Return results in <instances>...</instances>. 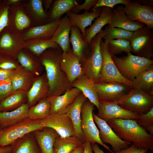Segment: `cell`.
I'll return each instance as SVG.
<instances>
[{
  "mask_svg": "<svg viewBox=\"0 0 153 153\" xmlns=\"http://www.w3.org/2000/svg\"><path fill=\"white\" fill-rule=\"evenodd\" d=\"M93 118L99 128V136L104 144H110L114 153L129 147L132 144L126 142L120 139L106 121L99 118L94 112Z\"/></svg>",
  "mask_w": 153,
  "mask_h": 153,
  "instance_id": "7c38bea8",
  "label": "cell"
},
{
  "mask_svg": "<svg viewBox=\"0 0 153 153\" xmlns=\"http://www.w3.org/2000/svg\"><path fill=\"white\" fill-rule=\"evenodd\" d=\"M39 120L43 128H52L61 137L75 135L72 122L65 113L49 114L46 118Z\"/></svg>",
  "mask_w": 153,
  "mask_h": 153,
  "instance_id": "5bb4252c",
  "label": "cell"
},
{
  "mask_svg": "<svg viewBox=\"0 0 153 153\" xmlns=\"http://www.w3.org/2000/svg\"><path fill=\"white\" fill-rule=\"evenodd\" d=\"M91 145L92 150L94 153H104L97 143L91 144Z\"/></svg>",
  "mask_w": 153,
  "mask_h": 153,
  "instance_id": "9f6ffc18",
  "label": "cell"
},
{
  "mask_svg": "<svg viewBox=\"0 0 153 153\" xmlns=\"http://www.w3.org/2000/svg\"><path fill=\"white\" fill-rule=\"evenodd\" d=\"M3 129V128H2V127L0 125V132L1 130V129Z\"/></svg>",
  "mask_w": 153,
  "mask_h": 153,
  "instance_id": "680465c9",
  "label": "cell"
},
{
  "mask_svg": "<svg viewBox=\"0 0 153 153\" xmlns=\"http://www.w3.org/2000/svg\"><path fill=\"white\" fill-rule=\"evenodd\" d=\"M36 77L20 65L10 78L13 92L18 90L27 92L32 85Z\"/></svg>",
  "mask_w": 153,
  "mask_h": 153,
  "instance_id": "83f0119b",
  "label": "cell"
},
{
  "mask_svg": "<svg viewBox=\"0 0 153 153\" xmlns=\"http://www.w3.org/2000/svg\"><path fill=\"white\" fill-rule=\"evenodd\" d=\"M106 122L117 136L125 142L153 152V135L139 125L135 120L114 118Z\"/></svg>",
  "mask_w": 153,
  "mask_h": 153,
  "instance_id": "7a4b0ae2",
  "label": "cell"
},
{
  "mask_svg": "<svg viewBox=\"0 0 153 153\" xmlns=\"http://www.w3.org/2000/svg\"><path fill=\"white\" fill-rule=\"evenodd\" d=\"M24 42L20 35L6 27L0 34V53L16 60L19 52L24 48Z\"/></svg>",
  "mask_w": 153,
  "mask_h": 153,
  "instance_id": "4fadbf2b",
  "label": "cell"
},
{
  "mask_svg": "<svg viewBox=\"0 0 153 153\" xmlns=\"http://www.w3.org/2000/svg\"><path fill=\"white\" fill-rule=\"evenodd\" d=\"M13 92L10 78L0 82V101Z\"/></svg>",
  "mask_w": 153,
  "mask_h": 153,
  "instance_id": "bcb514c9",
  "label": "cell"
},
{
  "mask_svg": "<svg viewBox=\"0 0 153 153\" xmlns=\"http://www.w3.org/2000/svg\"><path fill=\"white\" fill-rule=\"evenodd\" d=\"M9 7L4 0H0V34L8 25Z\"/></svg>",
  "mask_w": 153,
  "mask_h": 153,
  "instance_id": "ee69618b",
  "label": "cell"
},
{
  "mask_svg": "<svg viewBox=\"0 0 153 153\" xmlns=\"http://www.w3.org/2000/svg\"><path fill=\"white\" fill-rule=\"evenodd\" d=\"M8 18V25L7 27L11 31L18 34L20 35L33 26L30 17L22 3L9 6Z\"/></svg>",
  "mask_w": 153,
  "mask_h": 153,
  "instance_id": "8fae6325",
  "label": "cell"
},
{
  "mask_svg": "<svg viewBox=\"0 0 153 153\" xmlns=\"http://www.w3.org/2000/svg\"><path fill=\"white\" fill-rule=\"evenodd\" d=\"M134 2L143 5H153V1L152 0H132Z\"/></svg>",
  "mask_w": 153,
  "mask_h": 153,
  "instance_id": "11a10c76",
  "label": "cell"
},
{
  "mask_svg": "<svg viewBox=\"0 0 153 153\" xmlns=\"http://www.w3.org/2000/svg\"><path fill=\"white\" fill-rule=\"evenodd\" d=\"M84 147L83 145L78 148L70 153H83Z\"/></svg>",
  "mask_w": 153,
  "mask_h": 153,
  "instance_id": "6f0895ef",
  "label": "cell"
},
{
  "mask_svg": "<svg viewBox=\"0 0 153 153\" xmlns=\"http://www.w3.org/2000/svg\"><path fill=\"white\" fill-rule=\"evenodd\" d=\"M112 59L121 75L132 82L142 71L153 65V60L137 55L131 52L126 56L112 57Z\"/></svg>",
  "mask_w": 153,
  "mask_h": 153,
  "instance_id": "277c9868",
  "label": "cell"
},
{
  "mask_svg": "<svg viewBox=\"0 0 153 153\" xmlns=\"http://www.w3.org/2000/svg\"><path fill=\"white\" fill-rule=\"evenodd\" d=\"M72 24L66 15L62 18L51 39L58 45L63 52L69 51L70 48L69 34Z\"/></svg>",
  "mask_w": 153,
  "mask_h": 153,
  "instance_id": "cb8c5ba5",
  "label": "cell"
},
{
  "mask_svg": "<svg viewBox=\"0 0 153 153\" xmlns=\"http://www.w3.org/2000/svg\"></svg>",
  "mask_w": 153,
  "mask_h": 153,
  "instance_id": "91938a15",
  "label": "cell"
},
{
  "mask_svg": "<svg viewBox=\"0 0 153 153\" xmlns=\"http://www.w3.org/2000/svg\"><path fill=\"white\" fill-rule=\"evenodd\" d=\"M130 0H98L95 5L91 8L90 12L97 8L103 7H106L113 9L114 7L118 4L126 5L128 4Z\"/></svg>",
  "mask_w": 153,
  "mask_h": 153,
  "instance_id": "f6af8a7d",
  "label": "cell"
},
{
  "mask_svg": "<svg viewBox=\"0 0 153 153\" xmlns=\"http://www.w3.org/2000/svg\"><path fill=\"white\" fill-rule=\"evenodd\" d=\"M136 120L139 125L146 128L149 134L153 135V107L146 113L138 114Z\"/></svg>",
  "mask_w": 153,
  "mask_h": 153,
  "instance_id": "b9f144b4",
  "label": "cell"
},
{
  "mask_svg": "<svg viewBox=\"0 0 153 153\" xmlns=\"http://www.w3.org/2000/svg\"><path fill=\"white\" fill-rule=\"evenodd\" d=\"M61 18L44 25L32 26L20 35L24 41L34 39H51Z\"/></svg>",
  "mask_w": 153,
  "mask_h": 153,
  "instance_id": "7402d4cb",
  "label": "cell"
},
{
  "mask_svg": "<svg viewBox=\"0 0 153 153\" xmlns=\"http://www.w3.org/2000/svg\"><path fill=\"white\" fill-rule=\"evenodd\" d=\"M97 1L98 0H85L83 3L76 5L71 11L77 14L82 10L89 11L95 5Z\"/></svg>",
  "mask_w": 153,
  "mask_h": 153,
  "instance_id": "7dc6e473",
  "label": "cell"
},
{
  "mask_svg": "<svg viewBox=\"0 0 153 153\" xmlns=\"http://www.w3.org/2000/svg\"><path fill=\"white\" fill-rule=\"evenodd\" d=\"M81 92L78 88H73L62 95L47 97L50 105V114L65 113L66 107Z\"/></svg>",
  "mask_w": 153,
  "mask_h": 153,
  "instance_id": "44dd1931",
  "label": "cell"
},
{
  "mask_svg": "<svg viewBox=\"0 0 153 153\" xmlns=\"http://www.w3.org/2000/svg\"><path fill=\"white\" fill-rule=\"evenodd\" d=\"M33 133L41 153H53L54 142L60 136L55 130L44 127L35 131Z\"/></svg>",
  "mask_w": 153,
  "mask_h": 153,
  "instance_id": "d4e9b609",
  "label": "cell"
},
{
  "mask_svg": "<svg viewBox=\"0 0 153 153\" xmlns=\"http://www.w3.org/2000/svg\"><path fill=\"white\" fill-rule=\"evenodd\" d=\"M122 5L112 10L111 21L108 26L133 32L145 26L143 24L131 20L126 15Z\"/></svg>",
  "mask_w": 153,
  "mask_h": 153,
  "instance_id": "ffe728a7",
  "label": "cell"
},
{
  "mask_svg": "<svg viewBox=\"0 0 153 153\" xmlns=\"http://www.w3.org/2000/svg\"><path fill=\"white\" fill-rule=\"evenodd\" d=\"M16 69H0V82L10 78L15 73Z\"/></svg>",
  "mask_w": 153,
  "mask_h": 153,
  "instance_id": "681fc988",
  "label": "cell"
},
{
  "mask_svg": "<svg viewBox=\"0 0 153 153\" xmlns=\"http://www.w3.org/2000/svg\"><path fill=\"white\" fill-rule=\"evenodd\" d=\"M84 147L83 153H94L93 151L91 143L88 141H85L83 143Z\"/></svg>",
  "mask_w": 153,
  "mask_h": 153,
  "instance_id": "f907efd6",
  "label": "cell"
},
{
  "mask_svg": "<svg viewBox=\"0 0 153 153\" xmlns=\"http://www.w3.org/2000/svg\"><path fill=\"white\" fill-rule=\"evenodd\" d=\"M132 86L153 96V65L142 71L133 80Z\"/></svg>",
  "mask_w": 153,
  "mask_h": 153,
  "instance_id": "d6a6232c",
  "label": "cell"
},
{
  "mask_svg": "<svg viewBox=\"0 0 153 153\" xmlns=\"http://www.w3.org/2000/svg\"><path fill=\"white\" fill-rule=\"evenodd\" d=\"M22 5L30 17L33 26L48 22V12L43 8L42 0H24Z\"/></svg>",
  "mask_w": 153,
  "mask_h": 153,
  "instance_id": "603a6c76",
  "label": "cell"
},
{
  "mask_svg": "<svg viewBox=\"0 0 153 153\" xmlns=\"http://www.w3.org/2000/svg\"><path fill=\"white\" fill-rule=\"evenodd\" d=\"M95 82L83 75L75 80L71 83L73 88L80 90L85 96L99 109V101L95 90Z\"/></svg>",
  "mask_w": 153,
  "mask_h": 153,
  "instance_id": "f1b7e54d",
  "label": "cell"
},
{
  "mask_svg": "<svg viewBox=\"0 0 153 153\" xmlns=\"http://www.w3.org/2000/svg\"><path fill=\"white\" fill-rule=\"evenodd\" d=\"M63 51L61 48H51L38 58L44 67L50 87L48 96L60 95L73 88L65 74L61 71L60 62Z\"/></svg>",
  "mask_w": 153,
  "mask_h": 153,
  "instance_id": "6da1fadb",
  "label": "cell"
},
{
  "mask_svg": "<svg viewBox=\"0 0 153 153\" xmlns=\"http://www.w3.org/2000/svg\"><path fill=\"white\" fill-rule=\"evenodd\" d=\"M51 48L61 47L51 39H34L25 41L24 48L38 58L46 50Z\"/></svg>",
  "mask_w": 153,
  "mask_h": 153,
  "instance_id": "8d00e7d4",
  "label": "cell"
},
{
  "mask_svg": "<svg viewBox=\"0 0 153 153\" xmlns=\"http://www.w3.org/2000/svg\"><path fill=\"white\" fill-rule=\"evenodd\" d=\"M133 32L107 25L103 30L102 39L104 41L122 39L129 41Z\"/></svg>",
  "mask_w": 153,
  "mask_h": 153,
  "instance_id": "ab89813d",
  "label": "cell"
},
{
  "mask_svg": "<svg viewBox=\"0 0 153 153\" xmlns=\"http://www.w3.org/2000/svg\"><path fill=\"white\" fill-rule=\"evenodd\" d=\"M29 108L26 103L11 111L0 112V125L6 128L28 118Z\"/></svg>",
  "mask_w": 153,
  "mask_h": 153,
  "instance_id": "f546056e",
  "label": "cell"
},
{
  "mask_svg": "<svg viewBox=\"0 0 153 153\" xmlns=\"http://www.w3.org/2000/svg\"><path fill=\"white\" fill-rule=\"evenodd\" d=\"M148 150L146 148H138L132 144L129 147L114 153H146Z\"/></svg>",
  "mask_w": 153,
  "mask_h": 153,
  "instance_id": "c3c4849f",
  "label": "cell"
},
{
  "mask_svg": "<svg viewBox=\"0 0 153 153\" xmlns=\"http://www.w3.org/2000/svg\"><path fill=\"white\" fill-rule=\"evenodd\" d=\"M124 8L126 15L131 20L141 22L149 29H153L152 6L142 5L131 0Z\"/></svg>",
  "mask_w": 153,
  "mask_h": 153,
  "instance_id": "9a60e30c",
  "label": "cell"
},
{
  "mask_svg": "<svg viewBox=\"0 0 153 153\" xmlns=\"http://www.w3.org/2000/svg\"><path fill=\"white\" fill-rule=\"evenodd\" d=\"M53 1V0H42L43 6L46 11L48 12L50 8Z\"/></svg>",
  "mask_w": 153,
  "mask_h": 153,
  "instance_id": "816d5d0a",
  "label": "cell"
},
{
  "mask_svg": "<svg viewBox=\"0 0 153 153\" xmlns=\"http://www.w3.org/2000/svg\"><path fill=\"white\" fill-rule=\"evenodd\" d=\"M87 98L81 92L73 101L66 107L65 113L70 118L73 126L75 136L83 143V134L81 127V111L82 106Z\"/></svg>",
  "mask_w": 153,
  "mask_h": 153,
  "instance_id": "ac0fdd59",
  "label": "cell"
},
{
  "mask_svg": "<svg viewBox=\"0 0 153 153\" xmlns=\"http://www.w3.org/2000/svg\"><path fill=\"white\" fill-rule=\"evenodd\" d=\"M103 30L95 36L88 44L80 61L83 75L95 83L99 82L102 65L100 43Z\"/></svg>",
  "mask_w": 153,
  "mask_h": 153,
  "instance_id": "3957f363",
  "label": "cell"
},
{
  "mask_svg": "<svg viewBox=\"0 0 153 153\" xmlns=\"http://www.w3.org/2000/svg\"><path fill=\"white\" fill-rule=\"evenodd\" d=\"M24 0H4L9 6L22 3Z\"/></svg>",
  "mask_w": 153,
  "mask_h": 153,
  "instance_id": "f5cc1de1",
  "label": "cell"
},
{
  "mask_svg": "<svg viewBox=\"0 0 153 153\" xmlns=\"http://www.w3.org/2000/svg\"><path fill=\"white\" fill-rule=\"evenodd\" d=\"M102 8H96L91 12L85 11L84 13L78 14L71 10L66 13V15L69 18L72 25L78 27L81 31L83 39L85 37V30L89 26H91L93 20L100 16Z\"/></svg>",
  "mask_w": 153,
  "mask_h": 153,
  "instance_id": "484cf974",
  "label": "cell"
},
{
  "mask_svg": "<svg viewBox=\"0 0 153 153\" xmlns=\"http://www.w3.org/2000/svg\"><path fill=\"white\" fill-rule=\"evenodd\" d=\"M60 65L61 70L65 74L71 84L83 75L80 60L73 53L72 49L67 52H63Z\"/></svg>",
  "mask_w": 153,
  "mask_h": 153,
  "instance_id": "e0dca14e",
  "label": "cell"
},
{
  "mask_svg": "<svg viewBox=\"0 0 153 153\" xmlns=\"http://www.w3.org/2000/svg\"><path fill=\"white\" fill-rule=\"evenodd\" d=\"M10 153H41L33 132L27 134L19 139Z\"/></svg>",
  "mask_w": 153,
  "mask_h": 153,
  "instance_id": "836d02e7",
  "label": "cell"
},
{
  "mask_svg": "<svg viewBox=\"0 0 153 153\" xmlns=\"http://www.w3.org/2000/svg\"><path fill=\"white\" fill-rule=\"evenodd\" d=\"M78 5L75 0H53L48 11V22L61 18L62 15Z\"/></svg>",
  "mask_w": 153,
  "mask_h": 153,
  "instance_id": "e575fe53",
  "label": "cell"
},
{
  "mask_svg": "<svg viewBox=\"0 0 153 153\" xmlns=\"http://www.w3.org/2000/svg\"><path fill=\"white\" fill-rule=\"evenodd\" d=\"M13 147L11 145L0 147V153H10Z\"/></svg>",
  "mask_w": 153,
  "mask_h": 153,
  "instance_id": "db71d44e",
  "label": "cell"
},
{
  "mask_svg": "<svg viewBox=\"0 0 153 153\" xmlns=\"http://www.w3.org/2000/svg\"><path fill=\"white\" fill-rule=\"evenodd\" d=\"M20 65L16 60L0 53V69H16Z\"/></svg>",
  "mask_w": 153,
  "mask_h": 153,
  "instance_id": "7bdbcfd3",
  "label": "cell"
},
{
  "mask_svg": "<svg viewBox=\"0 0 153 153\" xmlns=\"http://www.w3.org/2000/svg\"><path fill=\"white\" fill-rule=\"evenodd\" d=\"M107 48L112 57L125 52L127 54L132 52L129 41L122 39H112L109 41Z\"/></svg>",
  "mask_w": 153,
  "mask_h": 153,
  "instance_id": "60d3db41",
  "label": "cell"
},
{
  "mask_svg": "<svg viewBox=\"0 0 153 153\" xmlns=\"http://www.w3.org/2000/svg\"><path fill=\"white\" fill-rule=\"evenodd\" d=\"M16 60L20 65L36 76L41 75L43 66L38 58L23 48L18 53Z\"/></svg>",
  "mask_w": 153,
  "mask_h": 153,
  "instance_id": "4316f807",
  "label": "cell"
},
{
  "mask_svg": "<svg viewBox=\"0 0 153 153\" xmlns=\"http://www.w3.org/2000/svg\"><path fill=\"white\" fill-rule=\"evenodd\" d=\"M70 33V41L73 52L78 57L80 61L88 44L84 41L82 33L77 27L72 25Z\"/></svg>",
  "mask_w": 153,
  "mask_h": 153,
  "instance_id": "74e56055",
  "label": "cell"
},
{
  "mask_svg": "<svg viewBox=\"0 0 153 153\" xmlns=\"http://www.w3.org/2000/svg\"><path fill=\"white\" fill-rule=\"evenodd\" d=\"M132 52L140 57H153V31L145 26L133 32L130 40Z\"/></svg>",
  "mask_w": 153,
  "mask_h": 153,
  "instance_id": "9c48e42d",
  "label": "cell"
},
{
  "mask_svg": "<svg viewBox=\"0 0 153 153\" xmlns=\"http://www.w3.org/2000/svg\"><path fill=\"white\" fill-rule=\"evenodd\" d=\"M108 41L109 40L104 41L102 39L100 41L103 63L98 82H117L132 86V82L129 81L121 75L108 52L107 48Z\"/></svg>",
  "mask_w": 153,
  "mask_h": 153,
  "instance_id": "ba28073f",
  "label": "cell"
},
{
  "mask_svg": "<svg viewBox=\"0 0 153 153\" xmlns=\"http://www.w3.org/2000/svg\"><path fill=\"white\" fill-rule=\"evenodd\" d=\"M99 108L97 116L105 121L112 119L136 120L138 114L120 106L116 101L107 102L99 101Z\"/></svg>",
  "mask_w": 153,
  "mask_h": 153,
  "instance_id": "2e32d148",
  "label": "cell"
},
{
  "mask_svg": "<svg viewBox=\"0 0 153 153\" xmlns=\"http://www.w3.org/2000/svg\"><path fill=\"white\" fill-rule=\"evenodd\" d=\"M83 143L75 135L62 137L56 140L53 146V153H70L82 146Z\"/></svg>",
  "mask_w": 153,
  "mask_h": 153,
  "instance_id": "d590c367",
  "label": "cell"
},
{
  "mask_svg": "<svg viewBox=\"0 0 153 153\" xmlns=\"http://www.w3.org/2000/svg\"><path fill=\"white\" fill-rule=\"evenodd\" d=\"M99 101L111 102L118 101L126 95L132 86L117 82L95 83Z\"/></svg>",
  "mask_w": 153,
  "mask_h": 153,
  "instance_id": "30bf717a",
  "label": "cell"
},
{
  "mask_svg": "<svg viewBox=\"0 0 153 153\" xmlns=\"http://www.w3.org/2000/svg\"><path fill=\"white\" fill-rule=\"evenodd\" d=\"M42 128L40 120L28 118L3 128L0 132V147L9 145L13 147L18 140L25 135Z\"/></svg>",
  "mask_w": 153,
  "mask_h": 153,
  "instance_id": "5b68a950",
  "label": "cell"
},
{
  "mask_svg": "<svg viewBox=\"0 0 153 153\" xmlns=\"http://www.w3.org/2000/svg\"><path fill=\"white\" fill-rule=\"evenodd\" d=\"M27 92L16 90L0 102V112L8 111L16 109L27 103Z\"/></svg>",
  "mask_w": 153,
  "mask_h": 153,
  "instance_id": "1f68e13d",
  "label": "cell"
},
{
  "mask_svg": "<svg viewBox=\"0 0 153 153\" xmlns=\"http://www.w3.org/2000/svg\"><path fill=\"white\" fill-rule=\"evenodd\" d=\"M50 105L47 97L39 101L34 106L29 108L28 118L34 120L43 119L50 114Z\"/></svg>",
  "mask_w": 153,
  "mask_h": 153,
  "instance_id": "f35d334b",
  "label": "cell"
},
{
  "mask_svg": "<svg viewBox=\"0 0 153 153\" xmlns=\"http://www.w3.org/2000/svg\"><path fill=\"white\" fill-rule=\"evenodd\" d=\"M50 87L46 73L36 76L31 87L27 92V103L29 107L48 96Z\"/></svg>",
  "mask_w": 153,
  "mask_h": 153,
  "instance_id": "d6986e66",
  "label": "cell"
},
{
  "mask_svg": "<svg viewBox=\"0 0 153 153\" xmlns=\"http://www.w3.org/2000/svg\"><path fill=\"white\" fill-rule=\"evenodd\" d=\"M116 102L124 109L140 114L147 113L153 107V96L132 87L126 95Z\"/></svg>",
  "mask_w": 153,
  "mask_h": 153,
  "instance_id": "8992f818",
  "label": "cell"
},
{
  "mask_svg": "<svg viewBox=\"0 0 153 153\" xmlns=\"http://www.w3.org/2000/svg\"><path fill=\"white\" fill-rule=\"evenodd\" d=\"M101 8L99 16L89 28L85 30V37L84 40L86 44L90 43L92 39L100 32L104 26L110 22L112 9L106 7Z\"/></svg>",
  "mask_w": 153,
  "mask_h": 153,
  "instance_id": "4dcf8cb0",
  "label": "cell"
},
{
  "mask_svg": "<svg viewBox=\"0 0 153 153\" xmlns=\"http://www.w3.org/2000/svg\"><path fill=\"white\" fill-rule=\"evenodd\" d=\"M94 106L87 99L82 107L81 127L84 141H88L91 144L98 143L111 153H114L109 146L103 143L100 139L99 130L95 123L93 116Z\"/></svg>",
  "mask_w": 153,
  "mask_h": 153,
  "instance_id": "52a82bcc",
  "label": "cell"
}]
</instances>
